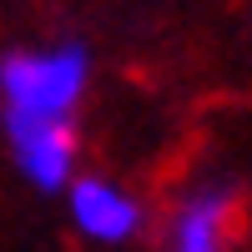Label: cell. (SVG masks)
<instances>
[{"mask_svg":"<svg viewBox=\"0 0 252 252\" xmlns=\"http://www.w3.org/2000/svg\"><path fill=\"white\" fill-rule=\"evenodd\" d=\"M66 222L81 242L91 247H131L146 232V207L131 187H121L116 177H101V172H76L66 192Z\"/></svg>","mask_w":252,"mask_h":252,"instance_id":"7a4b0ae2","label":"cell"},{"mask_svg":"<svg viewBox=\"0 0 252 252\" xmlns=\"http://www.w3.org/2000/svg\"><path fill=\"white\" fill-rule=\"evenodd\" d=\"M237 227V187L202 182L166 217V252H232Z\"/></svg>","mask_w":252,"mask_h":252,"instance_id":"3957f363","label":"cell"},{"mask_svg":"<svg viewBox=\"0 0 252 252\" xmlns=\"http://www.w3.org/2000/svg\"><path fill=\"white\" fill-rule=\"evenodd\" d=\"M91 86V51L81 40L35 51H10L0 61V126H76Z\"/></svg>","mask_w":252,"mask_h":252,"instance_id":"6da1fadb","label":"cell"},{"mask_svg":"<svg viewBox=\"0 0 252 252\" xmlns=\"http://www.w3.org/2000/svg\"><path fill=\"white\" fill-rule=\"evenodd\" d=\"M5 131V146H10V161L15 172L26 177L35 192L46 197H61L76 177V126H0Z\"/></svg>","mask_w":252,"mask_h":252,"instance_id":"277c9868","label":"cell"}]
</instances>
